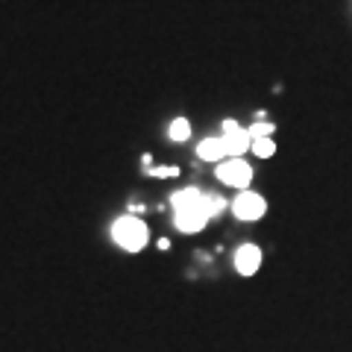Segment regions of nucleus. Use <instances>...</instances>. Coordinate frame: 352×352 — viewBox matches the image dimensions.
Segmentation results:
<instances>
[{"mask_svg":"<svg viewBox=\"0 0 352 352\" xmlns=\"http://www.w3.org/2000/svg\"><path fill=\"white\" fill-rule=\"evenodd\" d=\"M170 203L176 208V229L185 235H197L200 229L208 223V212H206V194L197 188H185L176 191L170 197Z\"/></svg>","mask_w":352,"mask_h":352,"instance_id":"nucleus-1","label":"nucleus"},{"mask_svg":"<svg viewBox=\"0 0 352 352\" xmlns=\"http://www.w3.org/2000/svg\"><path fill=\"white\" fill-rule=\"evenodd\" d=\"M112 238H115V244L124 247L126 252H138V250H144V244H147L150 235H147V226L141 223L135 214H126V217L115 220Z\"/></svg>","mask_w":352,"mask_h":352,"instance_id":"nucleus-2","label":"nucleus"},{"mask_svg":"<svg viewBox=\"0 0 352 352\" xmlns=\"http://www.w3.org/2000/svg\"><path fill=\"white\" fill-rule=\"evenodd\" d=\"M217 179L223 185H232V188L247 191V185L252 182V168L244 159H223L217 164Z\"/></svg>","mask_w":352,"mask_h":352,"instance_id":"nucleus-3","label":"nucleus"},{"mask_svg":"<svg viewBox=\"0 0 352 352\" xmlns=\"http://www.w3.org/2000/svg\"><path fill=\"white\" fill-rule=\"evenodd\" d=\"M267 212V203H264V197H258L256 191H241L232 203V214L238 220H258L264 217Z\"/></svg>","mask_w":352,"mask_h":352,"instance_id":"nucleus-4","label":"nucleus"},{"mask_svg":"<svg viewBox=\"0 0 352 352\" xmlns=\"http://www.w3.org/2000/svg\"><path fill=\"white\" fill-rule=\"evenodd\" d=\"M223 144H226V159H241L250 150V132L241 129L235 120H226L223 124Z\"/></svg>","mask_w":352,"mask_h":352,"instance_id":"nucleus-5","label":"nucleus"},{"mask_svg":"<svg viewBox=\"0 0 352 352\" xmlns=\"http://www.w3.org/2000/svg\"><path fill=\"white\" fill-rule=\"evenodd\" d=\"M235 267L241 276H252V273L261 267V250L256 244H244L235 252Z\"/></svg>","mask_w":352,"mask_h":352,"instance_id":"nucleus-6","label":"nucleus"},{"mask_svg":"<svg viewBox=\"0 0 352 352\" xmlns=\"http://www.w3.org/2000/svg\"><path fill=\"white\" fill-rule=\"evenodd\" d=\"M197 156L203 162H223L226 159V144H223V135H208L200 147H197Z\"/></svg>","mask_w":352,"mask_h":352,"instance_id":"nucleus-7","label":"nucleus"},{"mask_svg":"<svg viewBox=\"0 0 352 352\" xmlns=\"http://www.w3.org/2000/svg\"><path fill=\"white\" fill-rule=\"evenodd\" d=\"M188 135H191L188 120H185V118H176L173 124H170V141H185Z\"/></svg>","mask_w":352,"mask_h":352,"instance_id":"nucleus-8","label":"nucleus"},{"mask_svg":"<svg viewBox=\"0 0 352 352\" xmlns=\"http://www.w3.org/2000/svg\"><path fill=\"white\" fill-rule=\"evenodd\" d=\"M250 150H256L258 159H267V156H273L276 144H273V138H258V141H252V144H250Z\"/></svg>","mask_w":352,"mask_h":352,"instance_id":"nucleus-9","label":"nucleus"},{"mask_svg":"<svg viewBox=\"0 0 352 352\" xmlns=\"http://www.w3.org/2000/svg\"><path fill=\"white\" fill-rule=\"evenodd\" d=\"M226 208V203H223V197H217V194H206V212H208V217H217L220 212Z\"/></svg>","mask_w":352,"mask_h":352,"instance_id":"nucleus-10","label":"nucleus"},{"mask_svg":"<svg viewBox=\"0 0 352 352\" xmlns=\"http://www.w3.org/2000/svg\"><path fill=\"white\" fill-rule=\"evenodd\" d=\"M250 141H258V138H270L273 135V124H252L250 129Z\"/></svg>","mask_w":352,"mask_h":352,"instance_id":"nucleus-11","label":"nucleus"},{"mask_svg":"<svg viewBox=\"0 0 352 352\" xmlns=\"http://www.w3.org/2000/svg\"><path fill=\"white\" fill-rule=\"evenodd\" d=\"M150 176H176L179 173V168H147Z\"/></svg>","mask_w":352,"mask_h":352,"instance_id":"nucleus-12","label":"nucleus"}]
</instances>
